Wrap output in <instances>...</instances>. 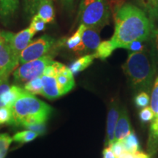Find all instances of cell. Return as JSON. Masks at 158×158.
I'll return each instance as SVG.
<instances>
[{
    "instance_id": "1",
    "label": "cell",
    "mask_w": 158,
    "mask_h": 158,
    "mask_svg": "<svg viewBox=\"0 0 158 158\" xmlns=\"http://www.w3.org/2000/svg\"><path fill=\"white\" fill-rule=\"evenodd\" d=\"M153 23L139 7L124 4L115 14V30L110 39L114 48H125L133 41H147L152 38Z\"/></svg>"
},
{
    "instance_id": "2",
    "label": "cell",
    "mask_w": 158,
    "mask_h": 158,
    "mask_svg": "<svg viewBox=\"0 0 158 158\" xmlns=\"http://www.w3.org/2000/svg\"><path fill=\"white\" fill-rule=\"evenodd\" d=\"M157 68L153 48L138 52H130L122 66L130 86L135 91L149 93Z\"/></svg>"
},
{
    "instance_id": "3",
    "label": "cell",
    "mask_w": 158,
    "mask_h": 158,
    "mask_svg": "<svg viewBox=\"0 0 158 158\" xmlns=\"http://www.w3.org/2000/svg\"><path fill=\"white\" fill-rule=\"evenodd\" d=\"M14 124L21 125L26 122H47L52 108L29 92H23L11 107Z\"/></svg>"
},
{
    "instance_id": "4",
    "label": "cell",
    "mask_w": 158,
    "mask_h": 158,
    "mask_svg": "<svg viewBox=\"0 0 158 158\" xmlns=\"http://www.w3.org/2000/svg\"><path fill=\"white\" fill-rule=\"evenodd\" d=\"M110 12L105 0H81L78 10L81 24L100 29L108 23Z\"/></svg>"
},
{
    "instance_id": "5",
    "label": "cell",
    "mask_w": 158,
    "mask_h": 158,
    "mask_svg": "<svg viewBox=\"0 0 158 158\" xmlns=\"http://www.w3.org/2000/svg\"><path fill=\"white\" fill-rule=\"evenodd\" d=\"M53 62L52 56L49 55L22 64L13 73L15 82L26 84L31 80L43 76L45 68Z\"/></svg>"
},
{
    "instance_id": "6",
    "label": "cell",
    "mask_w": 158,
    "mask_h": 158,
    "mask_svg": "<svg viewBox=\"0 0 158 158\" xmlns=\"http://www.w3.org/2000/svg\"><path fill=\"white\" fill-rule=\"evenodd\" d=\"M54 43L55 40L48 35H43L36 39L21 52L19 63L24 64L45 56L54 46Z\"/></svg>"
},
{
    "instance_id": "7",
    "label": "cell",
    "mask_w": 158,
    "mask_h": 158,
    "mask_svg": "<svg viewBox=\"0 0 158 158\" xmlns=\"http://www.w3.org/2000/svg\"><path fill=\"white\" fill-rule=\"evenodd\" d=\"M19 63V59L15 56L8 42L0 35V81L7 80Z\"/></svg>"
},
{
    "instance_id": "8",
    "label": "cell",
    "mask_w": 158,
    "mask_h": 158,
    "mask_svg": "<svg viewBox=\"0 0 158 158\" xmlns=\"http://www.w3.org/2000/svg\"><path fill=\"white\" fill-rule=\"evenodd\" d=\"M0 35L8 42L15 56L19 59L21 52L30 44L35 33L29 27L19 31L17 34L9 31H2Z\"/></svg>"
},
{
    "instance_id": "9",
    "label": "cell",
    "mask_w": 158,
    "mask_h": 158,
    "mask_svg": "<svg viewBox=\"0 0 158 158\" xmlns=\"http://www.w3.org/2000/svg\"><path fill=\"white\" fill-rule=\"evenodd\" d=\"M53 64L56 70V79L61 95H64L68 93L75 86L73 74L70 68L62 63L54 61Z\"/></svg>"
},
{
    "instance_id": "10",
    "label": "cell",
    "mask_w": 158,
    "mask_h": 158,
    "mask_svg": "<svg viewBox=\"0 0 158 158\" xmlns=\"http://www.w3.org/2000/svg\"><path fill=\"white\" fill-rule=\"evenodd\" d=\"M119 110L117 102H112L110 104L108 113L107 118V133H106V143L105 147H108L115 141L114 133L118 116H119Z\"/></svg>"
},
{
    "instance_id": "11",
    "label": "cell",
    "mask_w": 158,
    "mask_h": 158,
    "mask_svg": "<svg viewBox=\"0 0 158 158\" xmlns=\"http://www.w3.org/2000/svg\"><path fill=\"white\" fill-rule=\"evenodd\" d=\"M100 43L99 29L86 27L82 35V53L95 51Z\"/></svg>"
},
{
    "instance_id": "12",
    "label": "cell",
    "mask_w": 158,
    "mask_h": 158,
    "mask_svg": "<svg viewBox=\"0 0 158 158\" xmlns=\"http://www.w3.org/2000/svg\"><path fill=\"white\" fill-rule=\"evenodd\" d=\"M41 79L43 82L42 95L49 100H54L62 96L56 81V74L43 75Z\"/></svg>"
},
{
    "instance_id": "13",
    "label": "cell",
    "mask_w": 158,
    "mask_h": 158,
    "mask_svg": "<svg viewBox=\"0 0 158 158\" xmlns=\"http://www.w3.org/2000/svg\"><path fill=\"white\" fill-rule=\"evenodd\" d=\"M132 131L133 130L130 126L129 116H128L127 110L124 108H122L119 110V116H118L115 133H114L115 141L124 139L128 135H130Z\"/></svg>"
},
{
    "instance_id": "14",
    "label": "cell",
    "mask_w": 158,
    "mask_h": 158,
    "mask_svg": "<svg viewBox=\"0 0 158 158\" xmlns=\"http://www.w3.org/2000/svg\"><path fill=\"white\" fill-rule=\"evenodd\" d=\"M19 0H0V19L7 23L19 9Z\"/></svg>"
},
{
    "instance_id": "15",
    "label": "cell",
    "mask_w": 158,
    "mask_h": 158,
    "mask_svg": "<svg viewBox=\"0 0 158 158\" xmlns=\"http://www.w3.org/2000/svg\"><path fill=\"white\" fill-rule=\"evenodd\" d=\"M23 92L24 89L16 85L10 86V88L0 94V107L11 108L15 100Z\"/></svg>"
},
{
    "instance_id": "16",
    "label": "cell",
    "mask_w": 158,
    "mask_h": 158,
    "mask_svg": "<svg viewBox=\"0 0 158 158\" xmlns=\"http://www.w3.org/2000/svg\"><path fill=\"white\" fill-rule=\"evenodd\" d=\"M37 15L45 23H51L54 21L55 13L52 0H41L37 10Z\"/></svg>"
},
{
    "instance_id": "17",
    "label": "cell",
    "mask_w": 158,
    "mask_h": 158,
    "mask_svg": "<svg viewBox=\"0 0 158 158\" xmlns=\"http://www.w3.org/2000/svg\"><path fill=\"white\" fill-rule=\"evenodd\" d=\"M86 27L84 24H80L77 31L70 37L66 40L65 45L69 49L74 52L82 53V35Z\"/></svg>"
},
{
    "instance_id": "18",
    "label": "cell",
    "mask_w": 158,
    "mask_h": 158,
    "mask_svg": "<svg viewBox=\"0 0 158 158\" xmlns=\"http://www.w3.org/2000/svg\"><path fill=\"white\" fill-rule=\"evenodd\" d=\"M136 2L142 10L148 15L152 23V21L158 20V0H136Z\"/></svg>"
},
{
    "instance_id": "19",
    "label": "cell",
    "mask_w": 158,
    "mask_h": 158,
    "mask_svg": "<svg viewBox=\"0 0 158 158\" xmlns=\"http://www.w3.org/2000/svg\"><path fill=\"white\" fill-rule=\"evenodd\" d=\"M94 59L93 54H87L84 56L80 57V58L76 59L75 62L71 63L70 65V70L73 74H77L78 73L84 70L88 67H89L92 64Z\"/></svg>"
},
{
    "instance_id": "20",
    "label": "cell",
    "mask_w": 158,
    "mask_h": 158,
    "mask_svg": "<svg viewBox=\"0 0 158 158\" xmlns=\"http://www.w3.org/2000/svg\"><path fill=\"white\" fill-rule=\"evenodd\" d=\"M114 50L115 48L110 40L103 41V42L100 43L98 48L92 54H93L94 59H100L102 60H104L109 57Z\"/></svg>"
},
{
    "instance_id": "21",
    "label": "cell",
    "mask_w": 158,
    "mask_h": 158,
    "mask_svg": "<svg viewBox=\"0 0 158 158\" xmlns=\"http://www.w3.org/2000/svg\"><path fill=\"white\" fill-rule=\"evenodd\" d=\"M121 141L122 142V144H123L124 150L127 152L133 154L136 152L139 151V143H138L137 136L135 135L133 130L130 135H128L127 137H125Z\"/></svg>"
},
{
    "instance_id": "22",
    "label": "cell",
    "mask_w": 158,
    "mask_h": 158,
    "mask_svg": "<svg viewBox=\"0 0 158 158\" xmlns=\"http://www.w3.org/2000/svg\"><path fill=\"white\" fill-rule=\"evenodd\" d=\"M24 90L31 94H42L43 82L41 77H38L24 84Z\"/></svg>"
},
{
    "instance_id": "23",
    "label": "cell",
    "mask_w": 158,
    "mask_h": 158,
    "mask_svg": "<svg viewBox=\"0 0 158 158\" xmlns=\"http://www.w3.org/2000/svg\"><path fill=\"white\" fill-rule=\"evenodd\" d=\"M39 135L38 134L35 133V132L31 131V130H25V131L19 132L15 133L13 137V140L15 142L19 143H25L30 142Z\"/></svg>"
},
{
    "instance_id": "24",
    "label": "cell",
    "mask_w": 158,
    "mask_h": 158,
    "mask_svg": "<svg viewBox=\"0 0 158 158\" xmlns=\"http://www.w3.org/2000/svg\"><path fill=\"white\" fill-rule=\"evenodd\" d=\"M46 122H39V121H32L24 122L21 124L23 127L28 130L35 132L38 135H43L45 133L46 130Z\"/></svg>"
},
{
    "instance_id": "25",
    "label": "cell",
    "mask_w": 158,
    "mask_h": 158,
    "mask_svg": "<svg viewBox=\"0 0 158 158\" xmlns=\"http://www.w3.org/2000/svg\"><path fill=\"white\" fill-rule=\"evenodd\" d=\"M14 124L11 108L0 107V125Z\"/></svg>"
},
{
    "instance_id": "26",
    "label": "cell",
    "mask_w": 158,
    "mask_h": 158,
    "mask_svg": "<svg viewBox=\"0 0 158 158\" xmlns=\"http://www.w3.org/2000/svg\"><path fill=\"white\" fill-rule=\"evenodd\" d=\"M13 138L7 134H0V158H5Z\"/></svg>"
},
{
    "instance_id": "27",
    "label": "cell",
    "mask_w": 158,
    "mask_h": 158,
    "mask_svg": "<svg viewBox=\"0 0 158 158\" xmlns=\"http://www.w3.org/2000/svg\"><path fill=\"white\" fill-rule=\"evenodd\" d=\"M45 28V22L43 20L40 18L37 15H34V17L31 19L30 27L29 29H31L35 34H36L38 31H43Z\"/></svg>"
},
{
    "instance_id": "28",
    "label": "cell",
    "mask_w": 158,
    "mask_h": 158,
    "mask_svg": "<svg viewBox=\"0 0 158 158\" xmlns=\"http://www.w3.org/2000/svg\"><path fill=\"white\" fill-rule=\"evenodd\" d=\"M41 0H23V7L27 14L35 15L37 13Z\"/></svg>"
},
{
    "instance_id": "29",
    "label": "cell",
    "mask_w": 158,
    "mask_h": 158,
    "mask_svg": "<svg viewBox=\"0 0 158 158\" xmlns=\"http://www.w3.org/2000/svg\"><path fill=\"white\" fill-rule=\"evenodd\" d=\"M150 107L153 110L155 115H156L158 112V76L156 78L153 85V89L152 92L151 106Z\"/></svg>"
},
{
    "instance_id": "30",
    "label": "cell",
    "mask_w": 158,
    "mask_h": 158,
    "mask_svg": "<svg viewBox=\"0 0 158 158\" xmlns=\"http://www.w3.org/2000/svg\"><path fill=\"white\" fill-rule=\"evenodd\" d=\"M135 106L138 108H145L149 103V94L145 92H140L135 98Z\"/></svg>"
},
{
    "instance_id": "31",
    "label": "cell",
    "mask_w": 158,
    "mask_h": 158,
    "mask_svg": "<svg viewBox=\"0 0 158 158\" xmlns=\"http://www.w3.org/2000/svg\"><path fill=\"white\" fill-rule=\"evenodd\" d=\"M155 113H154L153 110L152 109L151 107L143 108L139 113L140 119L142 122H150L154 119L155 118Z\"/></svg>"
},
{
    "instance_id": "32",
    "label": "cell",
    "mask_w": 158,
    "mask_h": 158,
    "mask_svg": "<svg viewBox=\"0 0 158 158\" xmlns=\"http://www.w3.org/2000/svg\"><path fill=\"white\" fill-rule=\"evenodd\" d=\"M144 41H133L130 43L129 45L126 47V49H128L130 52H138V51H142L147 49V45H144Z\"/></svg>"
},
{
    "instance_id": "33",
    "label": "cell",
    "mask_w": 158,
    "mask_h": 158,
    "mask_svg": "<svg viewBox=\"0 0 158 158\" xmlns=\"http://www.w3.org/2000/svg\"><path fill=\"white\" fill-rule=\"evenodd\" d=\"M110 147V148H111L112 152H113L114 155V156H115L116 158L119 157L120 156H121L122 154L125 152L121 140L115 141L114 143H112Z\"/></svg>"
},
{
    "instance_id": "34",
    "label": "cell",
    "mask_w": 158,
    "mask_h": 158,
    "mask_svg": "<svg viewBox=\"0 0 158 158\" xmlns=\"http://www.w3.org/2000/svg\"><path fill=\"white\" fill-rule=\"evenodd\" d=\"M118 158H150V156L147 154L138 151L136 152L131 154L127 152H124Z\"/></svg>"
},
{
    "instance_id": "35",
    "label": "cell",
    "mask_w": 158,
    "mask_h": 158,
    "mask_svg": "<svg viewBox=\"0 0 158 158\" xmlns=\"http://www.w3.org/2000/svg\"><path fill=\"white\" fill-rule=\"evenodd\" d=\"M152 38H153L152 40H154V42L152 43V48L158 63V27L156 29H154L153 27Z\"/></svg>"
},
{
    "instance_id": "36",
    "label": "cell",
    "mask_w": 158,
    "mask_h": 158,
    "mask_svg": "<svg viewBox=\"0 0 158 158\" xmlns=\"http://www.w3.org/2000/svg\"><path fill=\"white\" fill-rule=\"evenodd\" d=\"M102 155H103V158H116L110 146L105 147L102 152Z\"/></svg>"
},
{
    "instance_id": "37",
    "label": "cell",
    "mask_w": 158,
    "mask_h": 158,
    "mask_svg": "<svg viewBox=\"0 0 158 158\" xmlns=\"http://www.w3.org/2000/svg\"><path fill=\"white\" fill-rule=\"evenodd\" d=\"M62 1L64 5L70 6L72 5L73 3V2L75 1V0H62Z\"/></svg>"
}]
</instances>
